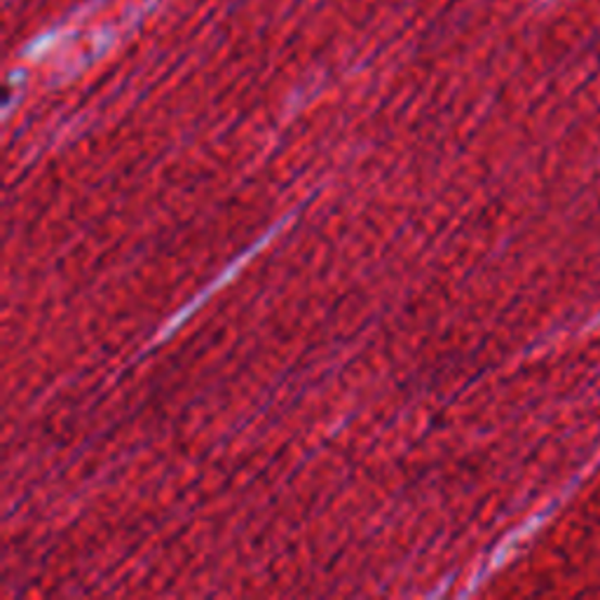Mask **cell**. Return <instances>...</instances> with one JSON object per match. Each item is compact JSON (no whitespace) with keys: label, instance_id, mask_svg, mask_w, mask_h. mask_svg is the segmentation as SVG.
Returning a JSON list of instances; mask_svg holds the SVG:
<instances>
[]
</instances>
